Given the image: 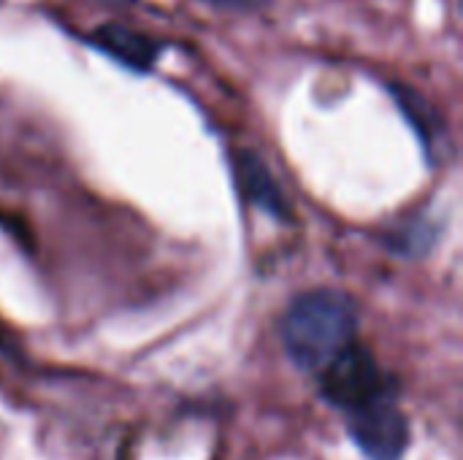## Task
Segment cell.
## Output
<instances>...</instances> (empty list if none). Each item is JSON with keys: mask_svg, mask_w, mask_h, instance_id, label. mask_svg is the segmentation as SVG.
Here are the masks:
<instances>
[{"mask_svg": "<svg viewBox=\"0 0 463 460\" xmlns=\"http://www.w3.org/2000/svg\"><path fill=\"white\" fill-rule=\"evenodd\" d=\"M355 301L331 287L301 293L282 317L285 350L304 371H323L342 350L355 344Z\"/></svg>", "mask_w": 463, "mask_h": 460, "instance_id": "obj_1", "label": "cell"}, {"mask_svg": "<svg viewBox=\"0 0 463 460\" xmlns=\"http://www.w3.org/2000/svg\"><path fill=\"white\" fill-rule=\"evenodd\" d=\"M320 390L328 404L345 409L347 415L388 396L377 361L372 358L369 350L358 344H350L347 350H342L320 371Z\"/></svg>", "mask_w": 463, "mask_h": 460, "instance_id": "obj_2", "label": "cell"}, {"mask_svg": "<svg viewBox=\"0 0 463 460\" xmlns=\"http://www.w3.org/2000/svg\"><path fill=\"white\" fill-rule=\"evenodd\" d=\"M347 428L369 460H402L410 445V423L391 404V396L347 415Z\"/></svg>", "mask_w": 463, "mask_h": 460, "instance_id": "obj_3", "label": "cell"}, {"mask_svg": "<svg viewBox=\"0 0 463 460\" xmlns=\"http://www.w3.org/2000/svg\"><path fill=\"white\" fill-rule=\"evenodd\" d=\"M90 43L98 46L100 52H106L109 57H114L117 62H122L130 70H149L157 62L160 52H163L160 41H155L146 33H138V30H133L128 24H119V22L98 24L90 33Z\"/></svg>", "mask_w": 463, "mask_h": 460, "instance_id": "obj_4", "label": "cell"}, {"mask_svg": "<svg viewBox=\"0 0 463 460\" xmlns=\"http://www.w3.org/2000/svg\"><path fill=\"white\" fill-rule=\"evenodd\" d=\"M233 165H236V182H239V187H241V192L247 195L250 203L260 206L269 214L288 217L282 192H279L271 171L266 168V163L255 152H239Z\"/></svg>", "mask_w": 463, "mask_h": 460, "instance_id": "obj_5", "label": "cell"}, {"mask_svg": "<svg viewBox=\"0 0 463 460\" xmlns=\"http://www.w3.org/2000/svg\"><path fill=\"white\" fill-rule=\"evenodd\" d=\"M391 92H393L399 108L407 114V119H410L412 127L418 130V136H420V138L426 141V146L431 149V146L437 144V138L445 136V125L439 122L434 106H431L418 89H412V87H407V84H391Z\"/></svg>", "mask_w": 463, "mask_h": 460, "instance_id": "obj_6", "label": "cell"}, {"mask_svg": "<svg viewBox=\"0 0 463 460\" xmlns=\"http://www.w3.org/2000/svg\"><path fill=\"white\" fill-rule=\"evenodd\" d=\"M209 3L217 8H231V11H255V8H263L269 0H209Z\"/></svg>", "mask_w": 463, "mask_h": 460, "instance_id": "obj_7", "label": "cell"}, {"mask_svg": "<svg viewBox=\"0 0 463 460\" xmlns=\"http://www.w3.org/2000/svg\"><path fill=\"white\" fill-rule=\"evenodd\" d=\"M98 3H103V5H111V8H130L136 0H98Z\"/></svg>", "mask_w": 463, "mask_h": 460, "instance_id": "obj_8", "label": "cell"}]
</instances>
